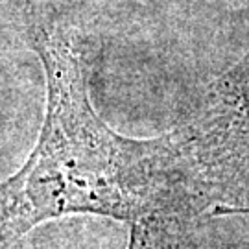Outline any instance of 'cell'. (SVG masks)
Masks as SVG:
<instances>
[{
	"label": "cell",
	"mask_w": 249,
	"mask_h": 249,
	"mask_svg": "<svg viewBox=\"0 0 249 249\" xmlns=\"http://www.w3.org/2000/svg\"><path fill=\"white\" fill-rule=\"evenodd\" d=\"M26 34L45 71L46 115L28 160L2 185V246L69 214L133 223L188 201L168 135L129 139L94 111L87 55L76 32L30 8Z\"/></svg>",
	"instance_id": "cell-1"
},
{
	"label": "cell",
	"mask_w": 249,
	"mask_h": 249,
	"mask_svg": "<svg viewBox=\"0 0 249 249\" xmlns=\"http://www.w3.org/2000/svg\"><path fill=\"white\" fill-rule=\"evenodd\" d=\"M201 214L188 201H179L142 216L131 223L127 249H197Z\"/></svg>",
	"instance_id": "cell-3"
},
{
	"label": "cell",
	"mask_w": 249,
	"mask_h": 249,
	"mask_svg": "<svg viewBox=\"0 0 249 249\" xmlns=\"http://www.w3.org/2000/svg\"><path fill=\"white\" fill-rule=\"evenodd\" d=\"M168 139L179 185L199 213L249 214V48Z\"/></svg>",
	"instance_id": "cell-2"
}]
</instances>
